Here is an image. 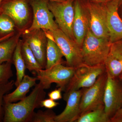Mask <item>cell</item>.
Segmentation results:
<instances>
[{
    "instance_id": "obj_1",
    "label": "cell",
    "mask_w": 122,
    "mask_h": 122,
    "mask_svg": "<svg viewBox=\"0 0 122 122\" xmlns=\"http://www.w3.org/2000/svg\"><path fill=\"white\" fill-rule=\"evenodd\" d=\"M45 90L39 82L29 95L19 102L4 103L3 122H30L34 110L40 107L41 102L45 98Z\"/></svg>"
},
{
    "instance_id": "obj_2",
    "label": "cell",
    "mask_w": 122,
    "mask_h": 122,
    "mask_svg": "<svg viewBox=\"0 0 122 122\" xmlns=\"http://www.w3.org/2000/svg\"><path fill=\"white\" fill-rule=\"evenodd\" d=\"M111 44L109 39L94 35L89 28L81 48L83 63L90 66L104 64Z\"/></svg>"
},
{
    "instance_id": "obj_3",
    "label": "cell",
    "mask_w": 122,
    "mask_h": 122,
    "mask_svg": "<svg viewBox=\"0 0 122 122\" xmlns=\"http://www.w3.org/2000/svg\"><path fill=\"white\" fill-rule=\"evenodd\" d=\"M30 0H3L0 13L6 14L15 23L16 30L23 32L32 24Z\"/></svg>"
},
{
    "instance_id": "obj_4",
    "label": "cell",
    "mask_w": 122,
    "mask_h": 122,
    "mask_svg": "<svg viewBox=\"0 0 122 122\" xmlns=\"http://www.w3.org/2000/svg\"><path fill=\"white\" fill-rule=\"evenodd\" d=\"M75 68L59 64L48 69H42L35 76L44 89L50 88L51 84L55 83L57 87L65 92L74 73Z\"/></svg>"
},
{
    "instance_id": "obj_5",
    "label": "cell",
    "mask_w": 122,
    "mask_h": 122,
    "mask_svg": "<svg viewBox=\"0 0 122 122\" xmlns=\"http://www.w3.org/2000/svg\"><path fill=\"white\" fill-rule=\"evenodd\" d=\"M106 71L105 64L90 66L83 63L75 68L65 94L90 87L95 83L99 76Z\"/></svg>"
},
{
    "instance_id": "obj_6",
    "label": "cell",
    "mask_w": 122,
    "mask_h": 122,
    "mask_svg": "<svg viewBox=\"0 0 122 122\" xmlns=\"http://www.w3.org/2000/svg\"><path fill=\"white\" fill-rule=\"evenodd\" d=\"M107 77L106 71L98 77L92 86L82 88L80 103L81 116L104 106L103 97Z\"/></svg>"
},
{
    "instance_id": "obj_7",
    "label": "cell",
    "mask_w": 122,
    "mask_h": 122,
    "mask_svg": "<svg viewBox=\"0 0 122 122\" xmlns=\"http://www.w3.org/2000/svg\"><path fill=\"white\" fill-rule=\"evenodd\" d=\"M81 0L89 13V29L97 37L109 40L106 2H95L89 0Z\"/></svg>"
},
{
    "instance_id": "obj_8",
    "label": "cell",
    "mask_w": 122,
    "mask_h": 122,
    "mask_svg": "<svg viewBox=\"0 0 122 122\" xmlns=\"http://www.w3.org/2000/svg\"><path fill=\"white\" fill-rule=\"evenodd\" d=\"M44 30L52 37L61 49L67 66L76 68L83 64L81 48L74 40L69 37L59 28Z\"/></svg>"
},
{
    "instance_id": "obj_9",
    "label": "cell",
    "mask_w": 122,
    "mask_h": 122,
    "mask_svg": "<svg viewBox=\"0 0 122 122\" xmlns=\"http://www.w3.org/2000/svg\"><path fill=\"white\" fill-rule=\"evenodd\" d=\"M74 0H66L62 2L48 0V7L59 28L75 41L72 30L74 16Z\"/></svg>"
},
{
    "instance_id": "obj_10",
    "label": "cell",
    "mask_w": 122,
    "mask_h": 122,
    "mask_svg": "<svg viewBox=\"0 0 122 122\" xmlns=\"http://www.w3.org/2000/svg\"><path fill=\"white\" fill-rule=\"evenodd\" d=\"M48 0H30L32 21L30 26L25 30L30 31L38 29L50 30L59 28L48 8Z\"/></svg>"
},
{
    "instance_id": "obj_11",
    "label": "cell",
    "mask_w": 122,
    "mask_h": 122,
    "mask_svg": "<svg viewBox=\"0 0 122 122\" xmlns=\"http://www.w3.org/2000/svg\"><path fill=\"white\" fill-rule=\"evenodd\" d=\"M107 73L103 103L105 113L111 119L122 107V80L112 78Z\"/></svg>"
},
{
    "instance_id": "obj_12",
    "label": "cell",
    "mask_w": 122,
    "mask_h": 122,
    "mask_svg": "<svg viewBox=\"0 0 122 122\" xmlns=\"http://www.w3.org/2000/svg\"><path fill=\"white\" fill-rule=\"evenodd\" d=\"M21 36L22 39L27 42L42 69H45L47 44V37L45 31L41 29L30 31L25 30Z\"/></svg>"
},
{
    "instance_id": "obj_13",
    "label": "cell",
    "mask_w": 122,
    "mask_h": 122,
    "mask_svg": "<svg viewBox=\"0 0 122 122\" xmlns=\"http://www.w3.org/2000/svg\"><path fill=\"white\" fill-rule=\"evenodd\" d=\"M73 4L74 16L72 30L75 41L81 48L89 28V15L81 0H74Z\"/></svg>"
},
{
    "instance_id": "obj_14",
    "label": "cell",
    "mask_w": 122,
    "mask_h": 122,
    "mask_svg": "<svg viewBox=\"0 0 122 122\" xmlns=\"http://www.w3.org/2000/svg\"><path fill=\"white\" fill-rule=\"evenodd\" d=\"M82 89L64 94L63 99L66 102L65 109L56 116L55 122H75L81 116L80 103Z\"/></svg>"
},
{
    "instance_id": "obj_15",
    "label": "cell",
    "mask_w": 122,
    "mask_h": 122,
    "mask_svg": "<svg viewBox=\"0 0 122 122\" xmlns=\"http://www.w3.org/2000/svg\"><path fill=\"white\" fill-rule=\"evenodd\" d=\"M120 0H112L106 2L107 23L111 43L122 39V19L119 14Z\"/></svg>"
},
{
    "instance_id": "obj_16",
    "label": "cell",
    "mask_w": 122,
    "mask_h": 122,
    "mask_svg": "<svg viewBox=\"0 0 122 122\" xmlns=\"http://www.w3.org/2000/svg\"><path fill=\"white\" fill-rule=\"evenodd\" d=\"M107 72L114 78L122 74V39L112 43L105 63Z\"/></svg>"
},
{
    "instance_id": "obj_17",
    "label": "cell",
    "mask_w": 122,
    "mask_h": 122,
    "mask_svg": "<svg viewBox=\"0 0 122 122\" xmlns=\"http://www.w3.org/2000/svg\"><path fill=\"white\" fill-rule=\"evenodd\" d=\"M37 80L36 77H33L25 75L14 91L5 95L3 99L4 103H14L24 99L30 88L36 84Z\"/></svg>"
},
{
    "instance_id": "obj_18",
    "label": "cell",
    "mask_w": 122,
    "mask_h": 122,
    "mask_svg": "<svg viewBox=\"0 0 122 122\" xmlns=\"http://www.w3.org/2000/svg\"><path fill=\"white\" fill-rule=\"evenodd\" d=\"M22 34L17 31L12 36L0 42V64L12 61L14 51Z\"/></svg>"
},
{
    "instance_id": "obj_19",
    "label": "cell",
    "mask_w": 122,
    "mask_h": 122,
    "mask_svg": "<svg viewBox=\"0 0 122 122\" xmlns=\"http://www.w3.org/2000/svg\"><path fill=\"white\" fill-rule=\"evenodd\" d=\"M45 33L47 37V44L46 64L45 69H48L57 64H62L63 55L61 49L52 37Z\"/></svg>"
},
{
    "instance_id": "obj_20",
    "label": "cell",
    "mask_w": 122,
    "mask_h": 122,
    "mask_svg": "<svg viewBox=\"0 0 122 122\" xmlns=\"http://www.w3.org/2000/svg\"><path fill=\"white\" fill-rule=\"evenodd\" d=\"M21 53L26 69L36 75L42 68L27 42L23 39L21 40Z\"/></svg>"
},
{
    "instance_id": "obj_21",
    "label": "cell",
    "mask_w": 122,
    "mask_h": 122,
    "mask_svg": "<svg viewBox=\"0 0 122 122\" xmlns=\"http://www.w3.org/2000/svg\"><path fill=\"white\" fill-rule=\"evenodd\" d=\"M21 40L20 39L14 53L12 61L16 68V79L15 82L16 87L18 86L25 75L26 66L21 53Z\"/></svg>"
},
{
    "instance_id": "obj_22",
    "label": "cell",
    "mask_w": 122,
    "mask_h": 122,
    "mask_svg": "<svg viewBox=\"0 0 122 122\" xmlns=\"http://www.w3.org/2000/svg\"><path fill=\"white\" fill-rule=\"evenodd\" d=\"M75 122H111V119L105 113L104 106L83 114Z\"/></svg>"
},
{
    "instance_id": "obj_23",
    "label": "cell",
    "mask_w": 122,
    "mask_h": 122,
    "mask_svg": "<svg viewBox=\"0 0 122 122\" xmlns=\"http://www.w3.org/2000/svg\"><path fill=\"white\" fill-rule=\"evenodd\" d=\"M16 30L15 23L11 18L4 14L0 13V39L15 32Z\"/></svg>"
},
{
    "instance_id": "obj_24",
    "label": "cell",
    "mask_w": 122,
    "mask_h": 122,
    "mask_svg": "<svg viewBox=\"0 0 122 122\" xmlns=\"http://www.w3.org/2000/svg\"><path fill=\"white\" fill-rule=\"evenodd\" d=\"M56 115L51 109L45 111L39 110L34 112L30 122H55Z\"/></svg>"
},
{
    "instance_id": "obj_25",
    "label": "cell",
    "mask_w": 122,
    "mask_h": 122,
    "mask_svg": "<svg viewBox=\"0 0 122 122\" xmlns=\"http://www.w3.org/2000/svg\"><path fill=\"white\" fill-rule=\"evenodd\" d=\"M12 62H6L0 64V84L7 83L13 76L12 70Z\"/></svg>"
},
{
    "instance_id": "obj_26",
    "label": "cell",
    "mask_w": 122,
    "mask_h": 122,
    "mask_svg": "<svg viewBox=\"0 0 122 122\" xmlns=\"http://www.w3.org/2000/svg\"><path fill=\"white\" fill-rule=\"evenodd\" d=\"M15 85V81L12 80L7 83L0 84V122L3 120L4 116V108L2 107L4 102V97L13 88Z\"/></svg>"
},
{
    "instance_id": "obj_27",
    "label": "cell",
    "mask_w": 122,
    "mask_h": 122,
    "mask_svg": "<svg viewBox=\"0 0 122 122\" xmlns=\"http://www.w3.org/2000/svg\"><path fill=\"white\" fill-rule=\"evenodd\" d=\"M59 105V103L51 99H46L42 100L40 104V107H44L48 109H51Z\"/></svg>"
},
{
    "instance_id": "obj_28",
    "label": "cell",
    "mask_w": 122,
    "mask_h": 122,
    "mask_svg": "<svg viewBox=\"0 0 122 122\" xmlns=\"http://www.w3.org/2000/svg\"><path fill=\"white\" fill-rule=\"evenodd\" d=\"M61 89L59 88L54 90L48 94V96L50 98L54 100H59L62 98L61 95Z\"/></svg>"
},
{
    "instance_id": "obj_29",
    "label": "cell",
    "mask_w": 122,
    "mask_h": 122,
    "mask_svg": "<svg viewBox=\"0 0 122 122\" xmlns=\"http://www.w3.org/2000/svg\"><path fill=\"white\" fill-rule=\"evenodd\" d=\"M119 77L122 80V74ZM122 117V107L117 112V113L113 116V117L111 119L120 117Z\"/></svg>"
},
{
    "instance_id": "obj_30",
    "label": "cell",
    "mask_w": 122,
    "mask_h": 122,
    "mask_svg": "<svg viewBox=\"0 0 122 122\" xmlns=\"http://www.w3.org/2000/svg\"><path fill=\"white\" fill-rule=\"evenodd\" d=\"M16 32H15L12 33L10 34L7 35V36H5L4 37L2 38H0V42L2 41H4V40H5V39H8V38L12 36L13 35H14V34H15V33Z\"/></svg>"
},
{
    "instance_id": "obj_31",
    "label": "cell",
    "mask_w": 122,
    "mask_h": 122,
    "mask_svg": "<svg viewBox=\"0 0 122 122\" xmlns=\"http://www.w3.org/2000/svg\"><path fill=\"white\" fill-rule=\"evenodd\" d=\"M111 122H122V117L111 119Z\"/></svg>"
},
{
    "instance_id": "obj_32",
    "label": "cell",
    "mask_w": 122,
    "mask_h": 122,
    "mask_svg": "<svg viewBox=\"0 0 122 122\" xmlns=\"http://www.w3.org/2000/svg\"><path fill=\"white\" fill-rule=\"evenodd\" d=\"M91 1L99 2H107L111 1L112 0H89Z\"/></svg>"
},
{
    "instance_id": "obj_33",
    "label": "cell",
    "mask_w": 122,
    "mask_h": 122,
    "mask_svg": "<svg viewBox=\"0 0 122 122\" xmlns=\"http://www.w3.org/2000/svg\"><path fill=\"white\" fill-rule=\"evenodd\" d=\"M49 1H57V2H62L65 1L66 0H48Z\"/></svg>"
},
{
    "instance_id": "obj_34",
    "label": "cell",
    "mask_w": 122,
    "mask_h": 122,
    "mask_svg": "<svg viewBox=\"0 0 122 122\" xmlns=\"http://www.w3.org/2000/svg\"><path fill=\"white\" fill-rule=\"evenodd\" d=\"M2 1H3V0H0V10L1 5Z\"/></svg>"
},
{
    "instance_id": "obj_35",
    "label": "cell",
    "mask_w": 122,
    "mask_h": 122,
    "mask_svg": "<svg viewBox=\"0 0 122 122\" xmlns=\"http://www.w3.org/2000/svg\"><path fill=\"white\" fill-rule=\"evenodd\" d=\"M120 2H121V4H122V0H120Z\"/></svg>"
},
{
    "instance_id": "obj_36",
    "label": "cell",
    "mask_w": 122,
    "mask_h": 122,
    "mask_svg": "<svg viewBox=\"0 0 122 122\" xmlns=\"http://www.w3.org/2000/svg\"></svg>"
}]
</instances>
